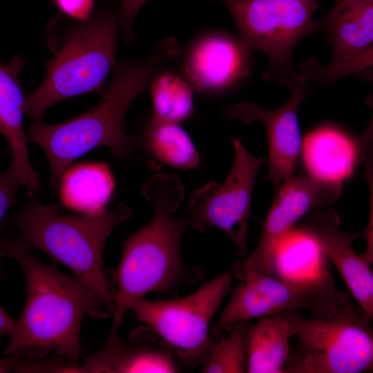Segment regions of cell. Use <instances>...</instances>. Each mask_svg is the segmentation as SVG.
<instances>
[{
	"label": "cell",
	"mask_w": 373,
	"mask_h": 373,
	"mask_svg": "<svg viewBox=\"0 0 373 373\" xmlns=\"http://www.w3.org/2000/svg\"><path fill=\"white\" fill-rule=\"evenodd\" d=\"M31 249L17 237L0 239V257L6 256L17 262L27 287L23 310L16 320L5 354L38 359L54 352L79 364L84 316L105 318L111 314L84 282L41 262Z\"/></svg>",
	"instance_id": "cell-1"
},
{
	"label": "cell",
	"mask_w": 373,
	"mask_h": 373,
	"mask_svg": "<svg viewBox=\"0 0 373 373\" xmlns=\"http://www.w3.org/2000/svg\"><path fill=\"white\" fill-rule=\"evenodd\" d=\"M180 52L175 39L168 37L142 60L116 61L108 90L92 108L56 124H46L43 119L33 121L28 142L38 145L45 153L54 189L59 186L63 174L75 160L95 148L108 147L119 160L131 157L135 143L125 131L127 111L159 68Z\"/></svg>",
	"instance_id": "cell-2"
},
{
	"label": "cell",
	"mask_w": 373,
	"mask_h": 373,
	"mask_svg": "<svg viewBox=\"0 0 373 373\" xmlns=\"http://www.w3.org/2000/svg\"><path fill=\"white\" fill-rule=\"evenodd\" d=\"M153 216L149 224L124 242L113 289V324L107 343L118 337L126 314L133 305L153 291L169 289L182 280L186 268L180 245L189 225L184 215L175 216L184 198V188L175 174L156 173L144 185Z\"/></svg>",
	"instance_id": "cell-3"
},
{
	"label": "cell",
	"mask_w": 373,
	"mask_h": 373,
	"mask_svg": "<svg viewBox=\"0 0 373 373\" xmlns=\"http://www.w3.org/2000/svg\"><path fill=\"white\" fill-rule=\"evenodd\" d=\"M55 204L35 200L11 219L17 236L63 263L105 304L111 315L113 289L103 262L106 241L115 227L133 213L126 204L96 213H61Z\"/></svg>",
	"instance_id": "cell-4"
},
{
	"label": "cell",
	"mask_w": 373,
	"mask_h": 373,
	"mask_svg": "<svg viewBox=\"0 0 373 373\" xmlns=\"http://www.w3.org/2000/svg\"><path fill=\"white\" fill-rule=\"evenodd\" d=\"M119 17L105 12L73 27L53 57L46 64L41 85L25 97L24 113L43 119L52 105L66 98L104 90L108 73L115 62Z\"/></svg>",
	"instance_id": "cell-5"
},
{
	"label": "cell",
	"mask_w": 373,
	"mask_h": 373,
	"mask_svg": "<svg viewBox=\"0 0 373 373\" xmlns=\"http://www.w3.org/2000/svg\"><path fill=\"white\" fill-rule=\"evenodd\" d=\"M278 314L291 337L298 338L284 373H361L372 370L371 320L351 302L321 318H307L298 310Z\"/></svg>",
	"instance_id": "cell-6"
},
{
	"label": "cell",
	"mask_w": 373,
	"mask_h": 373,
	"mask_svg": "<svg viewBox=\"0 0 373 373\" xmlns=\"http://www.w3.org/2000/svg\"><path fill=\"white\" fill-rule=\"evenodd\" d=\"M232 16L238 40L250 53L269 60L264 77L286 83L296 73L292 53L305 36L316 32L317 0H220Z\"/></svg>",
	"instance_id": "cell-7"
},
{
	"label": "cell",
	"mask_w": 373,
	"mask_h": 373,
	"mask_svg": "<svg viewBox=\"0 0 373 373\" xmlns=\"http://www.w3.org/2000/svg\"><path fill=\"white\" fill-rule=\"evenodd\" d=\"M350 302V294L336 289L327 272L296 281L264 276L241 281L236 287L214 327L219 329L236 322L289 310L305 309L311 318H321Z\"/></svg>",
	"instance_id": "cell-8"
},
{
	"label": "cell",
	"mask_w": 373,
	"mask_h": 373,
	"mask_svg": "<svg viewBox=\"0 0 373 373\" xmlns=\"http://www.w3.org/2000/svg\"><path fill=\"white\" fill-rule=\"evenodd\" d=\"M231 286V275L220 274L191 294L175 300H137V320L155 332L189 363L207 359L211 346L209 325ZM204 361V363H205Z\"/></svg>",
	"instance_id": "cell-9"
},
{
	"label": "cell",
	"mask_w": 373,
	"mask_h": 373,
	"mask_svg": "<svg viewBox=\"0 0 373 373\" xmlns=\"http://www.w3.org/2000/svg\"><path fill=\"white\" fill-rule=\"evenodd\" d=\"M232 144L235 158L227 178L221 184L211 181L195 189L185 216L194 229L224 231L245 257L251 195L257 173L267 159L253 155L235 137Z\"/></svg>",
	"instance_id": "cell-10"
},
{
	"label": "cell",
	"mask_w": 373,
	"mask_h": 373,
	"mask_svg": "<svg viewBox=\"0 0 373 373\" xmlns=\"http://www.w3.org/2000/svg\"><path fill=\"white\" fill-rule=\"evenodd\" d=\"M275 191L256 249L232 268L240 281L272 275L278 247L296 222L312 209L335 204L343 191L342 182L304 175L292 176Z\"/></svg>",
	"instance_id": "cell-11"
},
{
	"label": "cell",
	"mask_w": 373,
	"mask_h": 373,
	"mask_svg": "<svg viewBox=\"0 0 373 373\" xmlns=\"http://www.w3.org/2000/svg\"><path fill=\"white\" fill-rule=\"evenodd\" d=\"M315 30L327 35L332 55L325 66L311 59L300 65V71L307 78L327 82L372 67L373 0L337 2L324 17L315 20Z\"/></svg>",
	"instance_id": "cell-12"
},
{
	"label": "cell",
	"mask_w": 373,
	"mask_h": 373,
	"mask_svg": "<svg viewBox=\"0 0 373 373\" xmlns=\"http://www.w3.org/2000/svg\"><path fill=\"white\" fill-rule=\"evenodd\" d=\"M308 78L296 73L287 82L291 97L283 106L274 110L249 102L229 105L223 114L229 119H238L244 124L260 121L266 130L269 147L267 177L275 190L295 171L302 146V137L298 119V108L308 95Z\"/></svg>",
	"instance_id": "cell-13"
},
{
	"label": "cell",
	"mask_w": 373,
	"mask_h": 373,
	"mask_svg": "<svg viewBox=\"0 0 373 373\" xmlns=\"http://www.w3.org/2000/svg\"><path fill=\"white\" fill-rule=\"evenodd\" d=\"M337 213L327 207L308 212L294 230L306 237L333 262L362 312L373 319V274L370 265L352 248L360 237L340 229Z\"/></svg>",
	"instance_id": "cell-14"
},
{
	"label": "cell",
	"mask_w": 373,
	"mask_h": 373,
	"mask_svg": "<svg viewBox=\"0 0 373 373\" xmlns=\"http://www.w3.org/2000/svg\"><path fill=\"white\" fill-rule=\"evenodd\" d=\"M252 65L251 53L238 39L213 34L193 45L185 57L183 72L194 90L217 92L247 76Z\"/></svg>",
	"instance_id": "cell-15"
},
{
	"label": "cell",
	"mask_w": 373,
	"mask_h": 373,
	"mask_svg": "<svg viewBox=\"0 0 373 373\" xmlns=\"http://www.w3.org/2000/svg\"><path fill=\"white\" fill-rule=\"evenodd\" d=\"M24 60L15 55L8 63L0 62V134L6 140L11 150L14 169L34 197L39 190L37 172L31 165L28 151V139L23 128L25 97L19 74Z\"/></svg>",
	"instance_id": "cell-16"
},
{
	"label": "cell",
	"mask_w": 373,
	"mask_h": 373,
	"mask_svg": "<svg viewBox=\"0 0 373 373\" xmlns=\"http://www.w3.org/2000/svg\"><path fill=\"white\" fill-rule=\"evenodd\" d=\"M303 157L309 176L342 182L354 171L356 159L354 140L331 126L310 132L302 142Z\"/></svg>",
	"instance_id": "cell-17"
},
{
	"label": "cell",
	"mask_w": 373,
	"mask_h": 373,
	"mask_svg": "<svg viewBox=\"0 0 373 373\" xmlns=\"http://www.w3.org/2000/svg\"><path fill=\"white\" fill-rule=\"evenodd\" d=\"M171 353L156 347L126 343L119 336L106 347L73 367L72 372H178Z\"/></svg>",
	"instance_id": "cell-18"
},
{
	"label": "cell",
	"mask_w": 373,
	"mask_h": 373,
	"mask_svg": "<svg viewBox=\"0 0 373 373\" xmlns=\"http://www.w3.org/2000/svg\"><path fill=\"white\" fill-rule=\"evenodd\" d=\"M115 188L108 165L89 162L68 167L59 184L63 204L79 213H96L104 209Z\"/></svg>",
	"instance_id": "cell-19"
},
{
	"label": "cell",
	"mask_w": 373,
	"mask_h": 373,
	"mask_svg": "<svg viewBox=\"0 0 373 373\" xmlns=\"http://www.w3.org/2000/svg\"><path fill=\"white\" fill-rule=\"evenodd\" d=\"M140 144L148 164L153 169L168 165L186 171L197 167L200 161L191 138L178 123L154 115L143 127Z\"/></svg>",
	"instance_id": "cell-20"
},
{
	"label": "cell",
	"mask_w": 373,
	"mask_h": 373,
	"mask_svg": "<svg viewBox=\"0 0 373 373\" xmlns=\"http://www.w3.org/2000/svg\"><path fill=\"white\" fill-rule=\"evenodd\" d=\"M251 325L246 337V372L284 373L291 337L279 314L266 316Z\"/></svg>",
	"instance_id": "cell-21"
},
{
	"label": "cell",
	"mask_w": 373,
	"mask_h": 373,
	"mask_svg": "<svg viewBox=\"0 0 373 373\" xmlns=\"http://www.w3.org/2000/svg\"><path fill=\"white\" fill-rule=\"evenodd\" d=\"M149 91L157 117L179 124L192 115L194 89L186 78L157 71L150 81Z\"/></svg>",
	"instance_id": "cell-22"
},
{
	"label": "cell",
	"mask_w": 373,
	"mask_h": 373,
	"mask_svg": "<svg viewBox=\"0 0 373 373\" xmlns=\"http://www.w3.org/2000/svg\"><path fill=\"white\" fill-rule=\"evenodd\" d=\"M251 325V321H243L224 327L227 335L212 345L201 372H246V337Z\"/></svg>",
	"instance_id": "cell-23"
},
{
	"label": "cell",
	"mask_w": 373,
	"mask_h": 373,
	"mask_svg": "<svg viewBox=\"0 0 373 373\" xmlns=\"http://www.w3.org/2000/svg\"><path fill=\"white\" fill-rule=\"evenodd\" d=\"M21 185V180L10 166L7 170L0 172V224L8 209L19 205L17 193ZM2 280V261L0 258V282Z\"/></svg>",
	"instance_id": "cell-24"
},
{
	"label": "cell",
	"mask_w": 373,
	"mask_h": 373,
	"mask_svg": "<svg viewBox=\"0 0 373 373\" xmlns=\"http://www.w3.org/2000/svg\"><path fill=\"white\" fill-rule=\"evenodd\" d=\"M64 15L81 21L92 18L94 0H52Z\"/></svg>",
	"instance_id": "cell-25"
},
{
	"label": "cell",
	"mask_w": 373,
	"mask_h": 373,
	"mask_svg": "<svg viewBox=\"0 0 373 373\" xmlns=\"http://www.w3.org/2000/svg\"><path fill=\"white\" fill-rule=\"evenodd\" d=\"M149 0H120V27L124 32L126 41H132L134 35L133 25L139 11Z\"/></svg>",
	"instance_id": "cell-26"
},
{
	"label": "cell",
	"mask_w": 373,
	"mask_h": 373,
	"mask_svg": "<svg viewBox=\"0 0 373 373\" xmlns=\"http://www.w3.org/2000/svg\"><path fill=\"white\" fill-rule=\"evenodd\" d=\"M16 328V320L11 318L0 305V333L10 338Z\"/></svg>",
	"instance_id": "cell-27"
},
{
	"label": "cell",
	"mask_w": 373,
	"mask_h": 373,
	"mask_svg": "<svg viewBox=\"0 0 373 373\" xmlns=\"http://www.w3.org/2000/svg\"><path fill=\"white\" fill-rule=\"evenodd\" d=\"M14 371V361L11 356L8 358H0V373H7Z\"/></svg>",
	"instance_id": "cell-28"
},
{
	"label": "cell",
	"mask_w": 373,
	"mask_h": 373,
	"mask_svg": "<svg viewBox=\"0 0 373 373\" xmlns=\"http://www.w3.org/2000/svg\"><path fill=\"white\" fill-rule=\"evenodd\" d=\"M3 335L2 334L0 333V341H1V337L3 336Z\"/></svg>",
	"instance_id": "cell-29"
},
{
	"label": "cell",
	"mask_w": 373,
	"mask_h": 373,
	"mask_svg": "<svg viewBox=\"0 0 373 373\" xmlns=\"http://www.w3.org/2000/svg\"><path fill=\"white\" fill-rule=\"evenodd\" d=\"M334 1H336V2L337 3V2H339V1H342V0H334Z\"/></svg>",
	"instance_id": "cell-30"
}]
</instances>
